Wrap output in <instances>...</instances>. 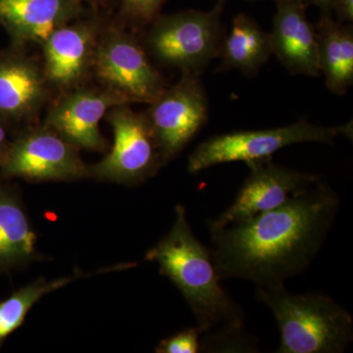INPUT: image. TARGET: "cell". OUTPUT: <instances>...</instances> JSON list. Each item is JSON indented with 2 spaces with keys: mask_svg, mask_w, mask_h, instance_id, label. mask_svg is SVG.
<instances>
[{
  "mask_svg": "<svg viewBox=\"0 0 353 353\" xmlns=\"http://www.w3.org/2000/svg\"><path fill=\"white\" fill-rule=\"evenodd\" d=\"M340 208V196L320 180L280 208L236 224L208 226L221 280L239 279L259 288L285 285L316 259Z\"/></svg>",
  "mask_w": 353,
  "mask_h": 353,
  "instance_id": "obj_1",
  "label": "cell"
},
{
  "mask_svg": "<svg viewBox=\"0 0 353 353\" xmlns=\"http://www.w3.org/2000/svg\"><path fill=\"white\" fill-rule=\"evenodd\" d=\"M145 260L157 263L180 290L202 334L243 326V310L221 284L210 248L192 232L185 206H176L173 226L146 252Z\"/></svg>",
  "mask_w": 353,
  "mask_h": 353,
  "instance_id": "obj_2",
  "label": "cell"
},
{
  "mask_svg": "<svg viewBox=\"0 0 353 353\" xmlns=\"http://www.w3.org/2000/svg\"><path fill=\"white\" fill-rule=\"evenodd\" d=\"M255 294L277 321V353H343L352 343V315L327 294H292L285 285L256 287Z\"/></svg>",
  "mask_w": 353,
  "mask_h": 353,
  "instance_id": "obj_3",
  "label": "cell"
},
{
  "mask_svg": "<svg viewBox=\"0 0 353 353\" xmlns=\"http://www.w3.org/2000/svg\"><path fill=\"white\" fill-rule=\"evenodd\" d=\"M226 2L218 0L208 11L160 14L139 34L146 52L161 66L201 76L220 57L227 34L222 21Z\"/></svg>",
  "mask_w": 353,
  "mask_h": 353,
  "instance_id": "obj_4",
  "label": "cell"
},
{
  "mask_svg": "<svg viewBox=\"0 0 353 353\" xmlns=\"http://www.w3.org/2000/svg\"><path fill=\"white\" fill-rule=\"evenodd\" d=\"M92 82L122 95L130 103L150 105L167 85L139 34L111 14L97 41Z\"/></svg>",
  "mask_w": 353,
  "mask_h": 353,
  "instance_id": "obj_5",
  "label": "cell"
},
{
  "mask_svg": "<svg viewBox=\"0 0 353 353\" xmlns=\"http://www.w3.org/2000/svg\"><path fill=\"white\" fill-rule=\"evenodd\" d=\"M352 122L338 127H322L301 119L275 129L246 130L217 134L197 146L188 160L190 174L223 163L252 162L272 159L287 146L303 143L333 145L340 136L352 139Z\"/></svg>",
  "mask_w": 353,
  "mask_h": 353,
  "instance_id": "obj_6",
  "label": "cell"
},
{
  "mask_svg": "<svg viewBox=\"0 0 353 353\" xmlns=\"http://www.w3.org/2000/svg\"><path fill=\"white\" fill-rule=\"evenodd\" d=\"M104 118L112 129L114 143L101 161L88 165L90 179L136 187L166 165L145 112L120 104L109 109Z\"/></svg>",
  "mask_w": 353,
  "mask_h": 353,
  "instance_id": "obj_7",
  "label": "cell"
},
{
  "mask_svg": "<svg viewBox=\"0 0 353 353\" xmlns=\"http://www.w3.org/2000/svg\"><path fill=\"white\" fill-rule=\"evenodd\" d=\"M80 150L43 123L16 130L0 175L29 183L73 182L90 179Z\"/></svg>",
  "mask_w": 353,
  "mask_h": 353,
  "instance_id": "obj_8",
  "label": "cell"
},
{
  "mask_svg": "<svg viewBox=\"0 0 353 353\" xmlns=\"http://www.w3.org/2000/svg\"><path fill=\"white\" fill-rule=\"evenodd\" d=\"M110 11L87 12L54 30L39 48L41 63L54 97L92 82L97 41Z\"/></svg>",
  "mask_w": 353,
  "mask_h": 353,
  "instance_id": "obj_9",
  "label": "cell"
},
{
  "mask_svg": "<svg viewBox=\"0 0 353 353\" xmlns=\"http://www.w3.org/2000/svg\"><path fill=\"white\" fill-rule=\"evenodd\" d=\"M145 113L167 165L181 154L208 121V94L201 76L182 74Z\"/></svg>",
  "mask_w": 353,
  "mask_h": 353,
  "instance_id": "obj_10",
  "label": "cell"
},
{
  "mask_svg": "<svg viewBox=\"0 0 353 353\" xmlns=\"http://www.w3.org/2000/svg\"><path fill=\"white\" fill-rule=\"evenodd\" d=\"M120 104L131 103L92 82L55 95L46 109L43 124L80 150L104 152L109 145L99 123L109 109Z\"/></svg>",
  "mask_w": 353,
  "mask_h": 353,
  "instance_id": "obj_11",
  "label": "cell"
},
{
  "mask_svg": "<svg viewBox=\"0 0 353 353\" xmlns=\"http://www.w3.org/2000/svg\"><path fill=\"white\" fill-rule=\"evenodd\" d=\"M53 97L41 58L17 46L0 50V116L14 132L39 123Z\"/></svg>",
  "mask_w": 353,
  "mask_h": 353,
  "instance_id": "obj_12",
  "label": "cell"
},
{
  "mask_svg": "<svg viewBox=\"0 0 353 353\" xmlns=\"http://www.w3.org/2000/svg\"><path fill=\"white\" fill-rule=\"evenodd\" d=\"M250 173L232 205L208 226L222 227L243 222L284 205L299 192L321 180L316 174L292 170L272 159L248 164Z\"/></svg>",
  "mask_w": 353,
  "mask_h": 353,
  "instance_id": "obj_13",
  "label": "cell"
},
{
  "mask_svg": "<svg viewBox=\"0 0 353 353\" xmlns=\"http://www.w3.org/2000/svg\"><path fill=\"white\" fill-rule=\"evenodd\" d=\"M88 8L78 0H0V27L10 46L28 50L41 46L54 30L78 19Z\"/></svg>",
  "mask_w": 353,
  "mask_h": 353,
  "instance_id": "obj_14",
  "label": "cell"
},
{
  "mask_svg": "<svg viewBox=\"0 0 353 353\" xmlns=\"http://www.w3.org/2000/svg\"><path fill=\"white\" fill-rule=\"evenodd\" d=\"M272 50L290 74L321 76L314 25L306 15L304 0H275Z\"/></svg>",
  "mask_w": 353,
  "mask_h": 353,
  "instance_id": "obj_15",
  "label": "cell"
},
{
  "mask_svg": "<svg viewBox=\"0 0 353 353\" xmlns=\"http://www.w3.org/2000/svg\"><path fill=\"white\" fill-rule=\"evenodd\" d=\"M37 243L38 236L20 185L0 175V276L48 260Z\"/></svg>",
  "mask_w": 353,
  "mask_h": 353,
  "instance_id": "obj_16",
  "label": "cell"
},
{
  "mask_svg": "<svg viewBox=\"0 0 353 353\" xmlns=\"http://www.w3.org/2000/svg\"><path fill=\"white\" fill-rule=\"evenodd\" d=\"M318 57L325 83L334 94L343 95L353 83V28L323 13L314 25Z\"/></svg>",
  "mask_w": 353,
  "mask_h": 353,
  "instance_id": "obj_17",
  "label": "cell"
},
{
  "mask_svg": "<svg viewBox=\"0 0 353 353\" xmlns=\"http://www.w3.org/2000/svg\"><path fill=\"white\" fill-rule=\"evenodd\" d=\"M271 55L270 32H265L250 16L240 13L223 41L218 71L239 70L246 76H254Z\"/></svg>",
  "mask_w": 353,
  "mask_h": 353,
  "instance_id": "obj_18",
  "label": "cell"
},
{
  "mask_svg": "<svg viewBox=\"0 0 353 353\" xmlns=\"http://www.w3.org/2000/svg\"><path fill=\"white\" fill-rule=\"evenodd\" d=\"M85 276L90 275H83L82 272L77 271L74 275L52 281L38 278L0 301V348L7 339L24 324L30 311L43 296L62 289L76 279Z\"/></svg>",
  "mask_w": 353,
  "mask_h": 353,
  "instance_id": "obj_19",
  "label": "cell"
},
{
  "mask_svg": "<svg viewBox=\"0 0 353 353\" xmlns=\"http://www.w3.org/2000/svg\"><path fill=\"white\" fill-rule=\"evenodd\" d=\"M201 352H257V341L245 326L228 327L202 334Z\"/></svg>",
  "mask_w": 353,
  "mask_h": 353,
  "instance_id": "obj_20",
  "label": "cell"
},
{
  "mask_svg": "<svg viewBox=\"0 0 353 353\" xmlns=\"http://www.w3.org/2000/svg\"><path fill=\"white\" fill-rule=\"evenodd\" d=\"M166 0H117L116 19L141 34L161 14Z\"/></svg>",
  "mask_w": 353,
  "mask_h": 353,
  "instance_id": "obj_21",
  "label": "cell"
},
{
  "mask_svg": "<svg viewBox=\"0 0 353 353\" xmlns=\"http://www.w3.org/2000/svg\"><path fill=\"white\" fill-rule=\"evenodd\" d=\"M201 330L192 327L164 339L158 343L157 353H197L201 352Z\"/></svg>",
  "mask_w": 353,
  "mask_h": 353,
  "instance_id": "obj_22",
  "label": "cell"
},
{
  "mask_svg": "<svg viewBox=\"0 0 353 353\" xmlns=\"http://www.w3.org/2000/svg\"><path fill=\"white\" fill-rule=\"evenodd\" d=\"M14 130L8 122L0 116V168L6 163L12 143Z\"/></svg>",
  "mask_w": 353,
  "mask_h": 353,
  "instance_id": "obj_23",
  "label": "cell"
},
{
  "mask_svg": "<svg viewBox=\"0 0 353 353\" xmlns=\"http://www.w3.org/2000/svg\"><path fill=\"white\" fill-rule=\"evenodd\" d=\"M334 11L336 21L343 24H352L353 0H334L331 12Z\"/></svg>",
  "mask_w": 353,
  "mask_h": 353,
  "instance_id": "obj_24",
  "label": "cell"
},
{
  "mask_svg": "<svg viewBox=\"0 0 353 353\" xmlns=\"http://www.w3.org/2000/svg\"><path fill=\"white\" fill-rule=\"evenodd\" d=\"M81 3L88 4L90 8L97 10L110 11L111 6L117 3V0H78Z\"/></svg>",
  "mask_w": 353,
  "mask_h": 353,
  "instance_id": "obj_25",
  "label": "cell"
},
{
  "mask_svg": "<svg viewBox=\"0 0 353 353\" xmlns=\"http://www.w3.org/2000/svg\"><path fill=\"white\" fill-rule=\"evenodd\" d=\"M307 6H315L321 9L323 13H332L331 7L334 0H304Z\"/></svg>",
  "mask_w": 353,
  "mask_h": 353,
  "instance_id": "obj_26",
  "label": "cell"
}]
</instances>
